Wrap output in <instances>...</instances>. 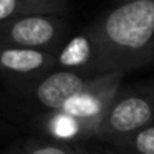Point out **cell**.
<instances>
[{"label": "cell", "instance_id": "cell-1", "mask_svg": "<svg viewBox=\"0 0 154 154\" xmlns=\"http://www.w3.org/2000/svg\"><path fill=\"white\" fill-rule=\"evenodd\" d=\"M108 71H129L154 63V0L116 4L91 23Z\"/></svg>", "mask_w": 154, "mask_h": 154}, {"label": "cell", "instance_id": "cell-2", "mask_svg": "<svg viewBox=\"0 0 154 154\" xmlns=\"http://www.w3.org/2000/svg\"><path fill=\"white\" fill-rule=\"evenodd\" d=\"M152 123L154 86L121 88L101 121L96 139L116 144Z\"/></svg>", "mask_w": 154, "mask_h": 154}, {"label": "cell", "instance_id": "cell-3", "mask_svg": "<svg viewBox=\"0 0 154 154\" xmlns=\"http://www.w3.org/2000/svg\"><path fill=\"white\" fill-rule=\"evenodd\" d=\"M68 25L58 14H32L0 23V43L55 51L66 37Z\"/></svg>", "mask_w": 154, "mask_h": 154}, {"label": "cell", "instance_id": "cell-4", "mask_svg": "<svg viewBox=\"0 0 154 154\" xmlns=\"http://www.w3.org/2000/svg\"><path fill=\"white\" fill-rule=\"evenodd\" d=\"M124 75L126 71H108V73L93 76L86 88L75 98H71L66 104H63L60 109L86 123L93 129L94 139H96L101 121L121 90Z\"/></svg>", "mask_w": 154, "mask_h": 154}, {"label": "cell", "instance_id": "cell-5", "mask_svg": "<svg viewBox=\"0 0 154 154\" xmlns=\"http://www.w3.org/2000/svg\"><path fill=\"white\" fill-rule=\"evenodd\" d=\"M91 78L93 76H86L76 71L53 68L37 78L25 80L20 83V88H23L28 98L45 108V111H53L60 109L71 98L81 93Z\"/></svg>", "mask_w": 154, "mask_h": 154}, {"label": "cell", "instance_id": "cell-6", "mask_svg": "<svg viewBox=\"0 0 154 154\" xmlns=\"http://www.w3.org/2000/svg\"><path fill=\"white\" fill-rule=\"evenodd\" d=\"M55 68L76 71L86 76L104 73L103 50L91 25L63 38L55 50Z\"/></svg>", "mask_w": 154, "mask_h": 154}, {"label": "cell", "instance_id": "cell-7", "mask_svg": "<svg viewBox=\"0 0 154 154\" xmlns=\"http://www.w3.org/2000/svg\"><path fill=\"white\" fill-rule=\"evenodd\" d=\"M55 68V51L32 50L0 43V73L30 80Z\"/></svg>", "mask_w": 154, "mask_h": 154}, {"label": "cell", "instance_id": "cell-8", "mask_svg": "<svg viewBox=\"0 0 154 154\" xmlns=\"http://www.w3.org/2000/svg\"><path fill=\"white\" fill-rule=\"evenodd\" d=\"M40 129L48 139L78 144L80 141L94 139V133L86 123L63 109L45 111L40 118Z\"/></svg>", "mask_w": 154, "mask_h": 154}, {"label": "cell", "instance_id": "cell-9", "mask_svg": "<svg viewBox=\"0 0 154 154\" xmlns=\"http://www.w3.org/2000/svg\"><path fill=\"white\" fill-rule=\"evenodd\" d=\"M65 10V0H0V23L32 14L61 15Z\"/></svg>", "mask_w": 154, "mask_h": 154}, {"label": "cell", "instance_id": "cell-10", "mask_svg": "<svg viewBox=\"0 0 154 154\" xmlns=\"http://www.w3.org/2000/svg\"><path fill=\"white\" fill-rule=\"evenodd\" d=\"M10 154H90L80 144L60 143L53 139H30L18 146Z\"/></svg>", "mask_w": 154, "mask_h": 154}, {"label": "cell", "instance_id": "cell-11", "mask_svg": "<svg viewBox=\"0 0 154 154\" xmlns=\"http://www.w3.org/2000/svg\"><path fill=\"white\" fill-rule=\"evenodd\" d=\"M119 154H154V123L113 144Z\"/></svg>", "mask_w": 154, "mask_h": 154}, {"label": "cell", "instance_id": "cell-12", "mask_svg": "<svg viewBox=\"0 0 154 154\" xmlns=\"http://www.w3.org/2000/svg\"><path fill=\"white\" fill-rule=\"evenodd\" d=\"M118 4H123V2H126V0H116Z\"/></svg>", "mask_w": 154, "mask_h": 154}]
</instances>
